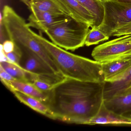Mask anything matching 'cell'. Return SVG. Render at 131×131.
Instances as JSON below:
<instances>
[{
  "label": "cell",
  "instance_id": "cell-20",
  "mask_svg": "<svg viewBox=\"0 0 131 131\" xmlns=\"http://www.w3.org/2000/svg\"><path fill=\"white\" fill-rule=\"evenodd\" d=\"M5 54L8 59V62L19 65L22 56V51L20 47L18 45L15 44L14 50L11 52Z\"/></svg>",
  "mask_w": 131,
  "mask_h": 131
},
{
  "label": "cell",
  "instance_id": "cell-11",
  "mask_svg": "<svg viewBox=\"0 0 131 131\" xmlns=\"http://www.w3.org/2000/svg\"><path fill=\"white\" fill-rule=\"evenodd\" d=\"M102 63L104 81L106 82H113L117 81L130 67L131 58Z\"/></svg>",
  "mask_w": 131,
  "mask_h": 131
},
{
  "label": "cell",
  "instance_id": "cell-9",
  "mask_svg": "<svg viewBox=\"0 0 131 131\" xmlns=\"http://www.w3.org/2000/svg\"><path fill=\"white\" fill-rule=\"evenodd\" d=\"M68 16L72 19L94 27L95 19L92 14L77 0H56Z\"/></svg>",
  "mask_w": 131,
  "mask_h": 131
},
{
  "label": "cell",
  "instance_id": "cell-25",
  "mask_svg": "<svg viewBox=\"0 0 131 131\" xmlns=\"http://www.w3.org/2000/svg\"><path fill=\"white\" fill-rule=\"evenodd\" d=\"M122 115L125 118H126L128 119L131 121V111L125 113L123 114Z\"/></svg>",
  "mask_w": 131,
  "mask_h": 131
},
{
  "label": "cell",
  "instance_id": "cell-22",
  "mask_svg": "<svg viewBox=\"0 0 131 131\" xmlns=\"http://www.w3.org/2000/svg\"><path fill=\"white\" fill-rule=\"evenodd\" d=\"M1 47L5 53H9L13 52L15 48V44L13 41L6 40L4 41L3 45H1Z\"/></svg>",
  "mask_w": 131,
  "mask_h": 131
},
{
  "label": "cell",
  "instance_id": "cell-3",
  "mask_svg": "<svg viewBox=\"0 0 131 131\" xmlns=\"http://www.w3.org/2000/svg\"><path fill=\"white\" fill-rule=\"evenodd\" d=\"M2 23L9 40L28 48L42 59L56 73H60L53 60L34 35L27 23L9 6H4Z\"/></svg>",
  "mask_w": 131,
  "mask_h": 131
},
{
  "label": "cell",
  "instance_id": "cell-23",
  "mask_svg": "<svg viewBox=\"0 0 131 131\" xmlns=\"http://www.w3.org/2000/svg\"><path fill=\"white\" fill-rule=\"evenodd\" d=\"M0 77H1V80H8V81L16 80L13 77L11 76L1 66H0Z\"/></svg>",
  "mask_w": 131,
  "mask_h": 131
},
{
  "label": "cell",
  "instance_id": "cell-26",
  "mask_svg": "<svg viewBox=\"0 0 131 131\" xmlns=\"http://www.w3.org/2000/svg\"><path fill=\"white\" fill-rule=\"evenodd\" d=\"M20 1H21L26 6H27L29 9L30 7V2L31 0H20Z\"/></svg>",
  "mask_w": 131,
  "mask_h": 131
},
{
  "label": "cell",
  "instance_id": "cell-10",
  "mask_svg": "<svg viewBox=\"0 0 131 131\" xmlns=\"http://www.w3.org/2000/svg\"><path fill=\"white\" fill-rule=\"evenodd\" d=\"M86 125L131 126V121L108 109L103 102L98 113L90 119Z\"/></svg>",
  "mask_w": 131,
  "mask_h": 131
},
{
  "label": "cell",
  "instance_id": "cell-6",
  "mask_svg": "<svg viewBox=\"0 0 131 131\" xmlns=\"http://www.w3.org/2000/svg\"><path fill=\"white\" fill-rule=\"evenodd\" d=\"M105 16L98 28L108 36L118 28L131 23V4L119 3L109 0L102 2Z\"/></svg>",
  "mask_w": 131,
  "mask_h": 131
},
{
  "label": "cell",
  "instance_id": "cell-1",
  "mask_svg": "<svg viewBox=\"0 0 131 131\" xmlns=\"http://www.w3.org/2000/svg\"><path fill=\"white\" fill-rule=\"evenodd\" d=\"M105 83L66 79L49 93L47 106L55 119L86 125L97 114L104 102Z\"/></svg>",
  "mask_w": 131,
  "mask_h": 131
},
{
  "label": "cell",
  "instance_id": "cell-24",
  "mask_svg": "<svg viewBox=\"0 0 131 131\" xmlns=\"http://www.w3.org/2000/svg\"><path fill=\"white\" fill-rule=\"evenodd\" d=\"M112 1L124 4H131V0H111Z\"/></svg>",
  "mask_w": 131,
  "mask_h": 131
},
{
  "label": "cell",
  "instance_id": "cell-2",
  "mask_svg": "<svg viewBox=\"0 0 131 131\" xmlns=\"http://www.w3.org/2000/svg\"><path fill=\"white\" fill-rule=\"evenodd\" d=\"M34 35L66 78L83 82H105L101 63L67 51L34 32Z\"/></svg>",
  "mask_w": 131,
  "mask_h": 131
},
{
  "label": "cell",
  "instance_id": "cell-21",
  "mask_svg": "<svg viewBox=\"0 0 131 131\" xmlns=\"http://www.w3.org/2000/svg\"><path fill=\"white\" fill-rule=\"evenodd\" d=\"M131 34V23L120 27L112 33L111 36L117 37L123 35Z\"/></svg>",
  "mask_w": 131,
  "mask_h": 131
},
{
  "label": "cell",
  "instance_id": "cell-4",
  "mask_svg": "<svg viewBox=\"0 0 131 131\" xmlns=\"http://www.w3.org/2000/svg\"><path fill=\"white\" fill-rule=\"evenodd\" d=\"M90 25L71 18L45 32L52 42L66 50L75 51L85 45Z\"/></svg>",
  "mask_w": 131,
  "mask_h": 131
},
{
  "label": "cell",
  "instance_id": "cell-14",
  "mask_svg": "<svg viewBox=\"0 0 131 131\" xmlns=\"http://www.w3.org/2000/svg\"><path fill=\"white\" fill-rule=\"evenodd\" d=\"M16 98L22 103L34 111L50 118L55 119L54 115L47 105L32 96L19 91H13Z\"/></svg>",
  "mask_w": 131,
  "mask_h": 131
},
{
  "label": "cell",
  "instance_id": "cell-18",
  "mask_svg": "<svg viewBox=\"0 0 131 131\" xmlns=\"http://www.w3.org/2000/svg\"><path fill=\"white\" fill-rule=\"evenodd\" d=\"M0 66L17 81L28 83L29 72L24 69L20 66L7 61L1 62Z\"/></svg>",
  "mask_w": 131,
  "mask_h": 131
},
{
  "label": "cell",
  "instance_id": "cell-15",
  "mask_svg": "<svg viewBox=\"0 0 131 131\" xmlns=\"http://www.w3.org/2000/svg\"><path fill=\"white\" fill-rule=\"evenodd\" d=\"M131 85V66L124 74L113 82H106L104 92V100L123 92Z\"/></svg>",
  "mask_w": 131,
  "mask_h": 131
},
{
  "label": "cell",
  "instance_id": "cell-28",
  "mask_svg": "<svg viewBox=\"0 0 131 131\" xmlns=\"http://www.w3.org/2000/svg\"><path fill=\"white\" fill-rule=\"evenodd\" d=\"M100 1H101L102 2H105V1H108L109 0H99Z\"/></svg>",
  "mask_w": 131,
  "mask_h": 131
},
{
  "label": "cell",
  "instance_id": "cell-17",
  "mask_svg": "<svg viewBox=\"0 0 131 131\" xmlns=\"http://www.w3.org/2000/svg\"><path fill=\"white\" fill-rule=\"evenodd\" d=\"M32 8L42 12L68 16L56 0H31L29 9Z\"/></svg>",
  "mask_w": 131,
  "mask_h": 131
},
{
  "label": "cell",
  "instance_id": "cell-8",
  "mask_svg": "<svg viewBox=\"0 0 131 131\" xmlns=\"http://www.w3.org/2000/svg\"><path fill=\"white\" fill-rule=\"evenodd\" d=\"M18 46L22 51L19 65L24 69L36 74L56 73L42 59L35 53L28 48Z\"/></svg>",
  "mask_w": 131,
  "mask_h": 131
},
{
  "label": "cell",
  "instance_id": "cell-5",
  "mask_svg": "<svg viewBox=\"0 0 131 131\" xmlns=\"http://www.w3.org/2000/svg\"><path fill=\"white\" fill-rule=\"evenodd\" d=\"M92 56L101 63L131 58V34L119 37L96 47Z\"/></svg>",
  "mask_w": 131,
  "mask_h": 131
},
{
  "label": "cell",
  "instance_id": "cell-19",
  "mask_svg": "<svg viewBox=\"0 0 131 131\" xmlns=\"http://www.w3.org/2000/svg\"><path fill=\"white\" fill-rule=\"evenodd\" d=\"M110 37L103 32L98 27H93L90 30L86 36L85 45L90 46L97 45L100 42L108 40Z\"/></svg>",
  "mask_w": 131,
  "mask_h": 131
},
{
  "label": "cell",
  "instance_id": "cell-7",
  "mask_svg": "<svg viewBox=\"0 0 131 131\" xmlns=\"http://www.w3.org/2000/svg\"><path fill=\"white\" fill-rule=\"evenodd\" d=\"M30 10L32 13L28 17V26L43 33L71 18L64 14L42 12L34 8H31Z\"/></svg>",
  "mask_w": 131,
  "mask_h": 131
},
{
  "label": "cell",
  "instance_id": "cell-13",
  "mask_svg": "<svg viewBox=\"0 0 131 131\" xmlns=\"http://www.w3.org/2000/svg\"><path fill=\"white\" fill-rule=\"evenodd\" d=\"M104 104L110 111L122 115L131 111V92L120 93L104 100Z\"/></svg>",
  "mask_w": 131,
  "mask_h": 131
},
{
  "label": "cell",
  "instance_id": "cell-27",
  "mask_svg": "<svg viewBox=\"0 0 131 131\" xmlns=\"http://www.w3.org/2000/svg\"><path fill=\"white\" fill-rule=\"evenodd\" d=\"M129 92H131V85L129 86L125 90H124V91H123V92H122L120 93L119 94L122 93H125ZM117 95H118V94H117Z\"/></svg>",
  "mask_w": 131,
  "mask_h": 131
},
{
  "label": "cell",
  "instance_id": "cell-16",
  "mask_svg": "<svg viewBox=\"0 0 131 131\" xmlns=\"http://www.w3.org/2000/svg\"><path fill=\"white\" fill-rule=\"evenodd\" d=\"M92 14L95 19L94 27H98L102 24L105 16L103 3L99 0H77Z\"/></svg>",
  "mask_w": 131,
  "mask_h": 131
},
{
  "label": "cell",
  "instance_id": "cell-12",
  "mask_svg": "<svg viewBox=\"0 0 131 131\" xmlns=\"http://www.w3.org/2000/svg\"><path fill=\"white\" fill-rule=\"evenodd\" d=\"M3 84L10 92L19 91L39 100L46 105L49 101V94L43 92L31 83L17 80L8 81L1 80Z\"/></svg>",
  "mask_w": 131,
  "mask_h": 131
}]
</instances>
